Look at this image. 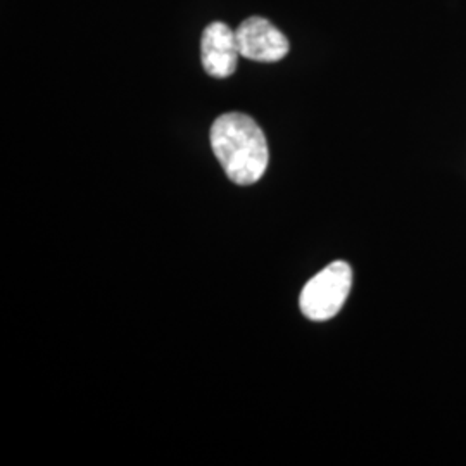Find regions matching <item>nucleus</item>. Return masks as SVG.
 Listing matches in <instances>:
<instances>
[{
    "label": "nucleus",
    "instance_id": "nucleus-3",
    "mask_svg": "<svg viewBox=\"0 0 466 466\" xmlns=\"http://www.w3.org/2000/svg\"><path fill=\"white\" fill-rule=\"evenodd\" d=\"M240 56L256 63H277L289 52L287 36L265 17L252 16L235 30Z\"/></svg>",
    "mask_w": 466,
    "mask_h": 466
},
{
    "label": "nucleus",
    "instance_id": "nucleus-2",
    "mask_svg": "<svg viewBox=\"0 0 466 466\" xmlns=\"http://www.w3.org/2000/svg\"><path fill=\"white\" fill-rule=\"evenodd\" d=\"M352 287V269L344 261H335L321 269L300 292L302 315L313 321H327L337 317Z\"/></svg>",
    "mask_w": 466,
    "mask_h": 466
},
{
    "label": "nucleus",
    "instance_id": "nucleus-4",
    "mask_svg": "<svg viewBox=\"0 0 466 466\" xmlns=\"http://www.w3.org/2000/svg\"><path fill=\"white\" fill-rule=\"evenodd\" d=\"M200 56L202 66L209 76L218 80L232 76L240 57L237 36L232 28L221 21L208 25L200 40Z\"/></svg>",
    "mask_w": 466,
    "mask_h": 466
},
{
    "label": "nucleus",
    "instance_id": "nucleus-1",
    "mask_svg": "<svg viewBox=\"0 0 466 466\" xmlns=\"http://www.w3.org/2000/svg\"><path fill=\"white\" fill-rule=\"evenodd\" d=\"M211 147L233 184H256L267 171V137L248 115L227 113L218 117L211 127Z\"/></svg>",
    "mask_w": 466,
    "mask_h": 466
}]
</instances>
